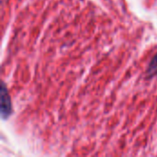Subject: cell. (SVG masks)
I'll list each match as a JSON object with an SVG mask.
<instances>
[{
    "instance_id": "cell-2",
    "label": "cell",
    "mask_w": 157,
    "mask_h": 157,
    "mask_svg": "<svg viewBox=\"0 0 157 157\" xmlns=\"http://www.w3.org/2000/svg\"><path fill=\"white\" fill-rule=\"evenodd\" d=\"M157 75V53L153 57L149 67L147 69V76L148 77H152L154 75Z\"/></svg>"
},
{
    "instance_id": "cell-1",
    "label": "cell",
    "mask_w": 157,
    "mask_h": 157,
    "mask_svg": "<svg viewBox=\"0 0 157 157\" xmlns=\"http://www.w3.org/2000/svg\"><path fill=\"white\" fill-rule=\"evenodd\" d=\"M12 111L11 100L7 89L6 88L5 84H2L1 86V116L3 119H6L9 117Z\"/></svg>"
}]
</instances>
